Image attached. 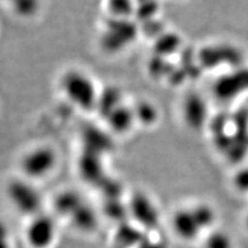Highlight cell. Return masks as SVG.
I'll use <instances>...</instances> for the list:
<instances>
[{"label":"cell","instance_id":"obj_1","mask_svg":"<svg viewBox=\"0 0 248 248\" xmlns=\"http://www.w3.org/2000/svg\"><path fill=\"white\" fill-rule=\"evenodd\" d=\"M62 89L67 98L81 108H90L96 103V88L86 74L72 72L62 80Z\"/></svg>","mask_w":248,"mask_h":248},{"label":"cell","instance_id":"obj_2","mask_svg":"<svg viewBox=\"0 0 248 248\" xmlns=\"http://www.w3.org/2000/svg\"><path fill=\"white\" fill-rule=\"evenodd\" d=\"M57 209L62 214L68 216L78 228L89 231L95 227L94 213L76 193L66 192L60 196L57 200Z\"/></svg>","mask_w":248,"mask_h":248},{"label":"cell","instance_id":"obj_3","mask_svg":"<svg viewBox=\"0 0 248 248\" xmlns=\"http://www.w3.org/2000/svg\"><path fill=\"white\" fill-rule=\"evenodd\" d=\"M57 162V156L49 147H35L28 151L21 161L23 173L33 179H40L48 176L54 170Z\"/></svg>","mask_w":248,"mask_h":248},{"label":"cell","instance_id":"obj_4","mask_svg":"<svg viewBox=\"0 0 248 248\" xmlns=\"http://www.w3.org/2000/svg\"><path fill=\"white\" fill-rule=\"evenodd\" d=\"M9 196L16 208L22 212L36 214L40 210V196L33 187L25 182L18 181L13 183L9 188Z\"/></svg>","mask_w":248,"mask_h":248},{"label":"cell","instance_id":"obj_5","mask_svg":"<svg viewBox=\"0 0 248 248\" xmlns=\"http://www.w3.org/2000/svg\"><path fill=\"white\" fill-rule=\"evenodd\" d=\"M35 216L27 229L28 242L34 248H46L55 238V224L48 216Z\"/></svg>","mask_w":248,"mask_h":248},{"label":"cell","instance_id":"obj_6","mask_svg":"<svg viewBox=\"0 0 248 248\" xmlns=\"http://www.w3.org/2000/svg\"><path fill=\"white\" fill-rule=\"evenodd\" d=\"M174 228L178 235L184 239L195 238L202 229L195 210H183L174 217Z\"/></svg>","mask_w":248,"mask_h":248},{"label":"cell","instance_id":"obj_7","mask_svg":"<svg viewBox=\"0 0 248 248\" xmlns=\"http://www.w3.org/2000/svg\"><path fill=\"white\" fill-rule=\"evenodd\" d=\"M133 210L135 216L142 222L144 226L149 228H153L156 226L157 220V213L155 211V208L150 202L146 198L140 196L135 199L133 204Z\"/></svg>","mask_w":248,"mask_h":248},{"label":"cell","instance_id":"obj_8","mask_svg":"<svg viewBox=\"0 0 248 248\" xmlns=\"http://www.w3.org/2000/svg\"><path fill=\"white\" fill-rule=\"evenodd\" d=\"M206 248H232V242L228 235L224 232H217L209 237Z\"/></svg>","mask_w":248,"mask_h":248},{"label":"cell","instance_id":"obj_9","mask_svg":"<svg viewBox=\"0 0 248 248\" xmlns=\"http://www.w3.org/2000/svg\"><path fill=\"white\" fill-rule=\"evenodd\" d=\"M0 248H12L9 239V232L2 222H0Z\"/></svg>","mask_w":248,"mask_h":248},{"label":"cell","instance_id":"obj_10","mask_svg":"<svg viewBox=\"0 0 248 248\" xmlns=\"http://www.w3.org/2000/svg\"><path fill=\"white\" fill-rule=\"evenodd\" d=\"M237 184L239 188L245 189L248 188V172L247 173H241L237 178Z\"/></svg>","mask_w":248,"mask_h":248},{"label":"cell","instance_id":"obj_11","mask_svg":"<svg viewBox=\"0 0 248 248\" xmlns=\"http://www.w3.org/2000/svg\"><path fill=\"white\" fill-rule=\"evenodd\" d=\"M142 248H164L161 245L159 244H152V243H148V245L147 246H144Z\"/></svg>","mask_w":248,"mask_h":248}]
</instances>
